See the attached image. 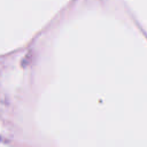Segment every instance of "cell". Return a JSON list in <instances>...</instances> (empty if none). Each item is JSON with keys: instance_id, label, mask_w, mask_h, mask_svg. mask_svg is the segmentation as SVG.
Masks as SVG:
<instances>
[]
</instances>
